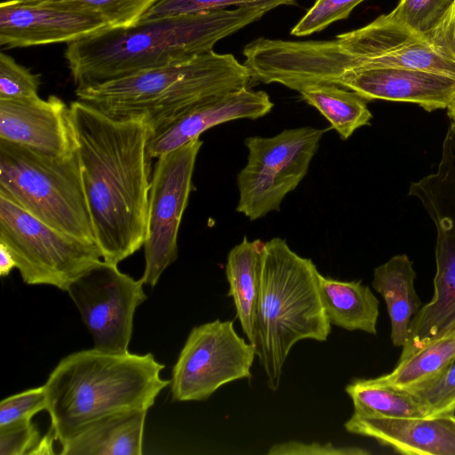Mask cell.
I'll return each instance as SVG.
<instances>
[{
  "instance_id": "e0dca14e",
  "label": "cell",
  "mask_w": 455,
  "mask_h": 455,
  "mask_svg": "<svg viewBox=\"0 0 455 455\" xmlns=\"http://www.w3.org/2000/svg\"><path fill=\"white\" fill-rule=\"evenodd\" d=\"M434 295L412 318L399 361L432 341L455 334V241L437 240Z\"/></svg>"
},
{
  "instance_id": "2e32d148",
  "label": "cell",
  "mask_w": 455,
  "mask_h": 455,
  "mask_svg": "<svg viewBox=\"0 0 455 455\" xmlns=\"http://www.w3.org/2000/svg\"><path fill=\"white\" fill-rule=\"evenodd\" d=\"M347 432L371 437L403 454L455 455V415L422 418L365 416L355 412Z\"/></svg>"
},
{
  "instance_id": "277c9868",
  "label": "cell",
  "mask_w": 455,
  "mask_h": 455,
  "mask_svg": "<svg viewBox=\"0 0 455 455\" xmlns=\"http://www.w3.org/2000/svg\"><path fill=\"white\" fill-rule=\"evenodd\" d=\"M251 81L245 64L212 50L75 92L77 100L111 117L143 118L152 137L196 104Z\"/></svg>"
},
{
  "instance_id": "d6a6232c",
  "label": "cell",
  "mask_w": 455,
  "mask_h": 455,
  "mask_svg": "<svg viewBox=\"0 0 455 455\" xmlns=\"http://www.w3.org/2000/svg\"><path fill=\"white\" fill-rule=\"evenodd\" d=\"M369 452L358 447H339L331 443H306L298 441L280 443L271 446L268 455H361Z\"/></svg>"
},
{
  "instance_id": "ffe728a7",
  "label": "cell",
  "mask_w": 455,
  "mask_h": 455,
  "mask_svg": "<svg viewBox=\"0 0 455 455\" xmlns=\"http://www.w3.org/2000/svg\"><path fill=\"white\" fill-rule=\"evenodd\" d=\"M264 246L261 240L250 241L245 235L229 251L226 264L228 295L233 298L243 332L253 345Z\"/></svg>"
},
{
  "instance_id": "9c48e42d",
  "label": "cell",
  "mask_w": 455,
  "mask_h": 455,
  "mask_svg": "<svg viewBox=\"0 0 455 455\" xmlns=\"http://www.w3.org/2000/svg\"><path fill=\"white\" fill-rule=\"evenodd\" d=\"M255 356V346L237 334L233 321L195 326L172 368V400L204 401L223 385L250 379Z\"/></svg>"
},
{
  "instance_id": "d6986e66",
  "label": "cell",
  "mask_w": 455,
  "mask_h": 455,
  "mask_svg": "<svg viewBox=\"0 0 455 455\" xmlns=\"http://www.w3.org/2000/svg\"><path fill=\"white\" fill-rule=\"evenodd\" d=\"M416 273L406 254L392 257L373 272L372 286L384 299L391 323V341L403 347L407 342L410 326L420 309L414 281Z\"/></svg>"
},
{
  "instance_id": "7c38bea8",
  "label": "cell",
  "mask_w": 455,
  "mask_h": 455,
  "mask_svg": "<svg viewBox=\"0 0 455 455\" xmlns=\"http://www.w3.org/2000/svg\"><path fill=\"white\" fill-rule=\"evenodd\" d=\"M0 140L53 157L77 152L70 107L55 95L0 100Z\"/></svg>"
},
{
  "instance_id": "5b68a950",
  "label": "cell",
  "mask_w": 455,
  "mask_h": 455,
  "mask_svg": "<svg viewBox=\"0 0 455 455\" xmlns=\"http://www.w3.org/2000/svg\"><path fill=\"white\" fill-rule=\"evenodd\" d=\"M319 272L286 241L265 243L254 323V346L272 391L280 386L291 347L302 339L325 341L331 323L319 292Z\"/></svg>"
},
{
  "instance_id": "4316f807",
  "label": "cell",
  "mask_w": 455,
  "mask_h": 455,
  "mask_svg": "<svg viewBox=\"0 0 455 455\" xmlns=\"http://www.w3.org/2000/svg\"><path fill=\"white\" fill-rule=\"evenodd\" d=\"M454 0H400L385 18L426 36L441 20Z\"/></svg>"
},
{
  "instance_id": "8d00e7d4",
  "label": "cell",
  "mask_w": 455,
  "mask_h": 455,
  "mask_svg": "<svg viewBox=\"0 0 455 455\" xmlns=\"http://www.w3.org/2000/svg\"><path fill=\"white\" fill-rule=\"evenodd\" d=\"M447 114L451 123L455 124V100L447 108Z\"/></svg>"
},
{
  "instance_id": "9a60e30c",
  "label": "cell",
  "mask_w": 455,
  "mask_h": 455,
  "mask_svg": "<svg viewBox=\"0 0 455 455\" xmlns=\"http://www.w3.org/2000/svg\"><path fill=\"white\" fill-rule=\"evenodd\" d=\"M274 107L268 94L243 87L212 96L188 109L148 142L147 157L151 160L172 151L212 127L235 119H257Z\"/></svg>"
},
{
  "instance_id": "4fadbf2b",
  "label": "cell",
  "mask_w": 455,
  "mask_h": 455,
  "mask_svg": "<svg viewBox=\"0 0 455 455\" xmlns=\"http://www.w3.org/2000/svg\"><path fill=\"white\" fill-rule=\"evenodd\" d=\"M109 28L95 13L28 4L22 0L0 4V44L6 48L71 43Z\"/></svg>"
},
{
  "instance_id": "30bf717a",
  "label": "cell",
  "mask_w": 455,
  "mask_h": 455,
  "mask_svg": "<svg viewBox=\"0 0 455 455\" xmlns=\"http://www.w3.org/2000/svg\"><path fill=\"white\" fill-rule=\"evenodd\" d=\"M200 138L156 159L151 173L147 233L143 244L144 284L154 287L164 271L178 258V235L191 191Z\"/></svg>"
},
{
  "instance_id": "d590c367",
  "label": "cell",
  "mask_w": 455,
  "mask_h": 455,
  "mask_svg": "<svg viewBox=\"0 0 455 455\" xmlns=\"http://www.w3.org/2000/svg\"><path fill=\"white\" fill-rule=\"evenodd\" d=\"M16 267V261L9 249L0 243V275L2 277L9 275L11 271Z\"/></svg>"
},
{
  "instance_id": "836d02e7",
  "label": "cell",
  "mask_w": 455,
  "mask_h": 455,
  "mask_svg": "<svg viewBox=\"0 0 455 455\" xmlns=\"http://www.w3.org/2000/svg\"><path fill=\"white\" fill-rule=\"evenodd\" d=\"M426 37L440 54L455 63V0Z\"/></svg>"
},
{
  "instance_id": "8fae6325",
  "label": "cell",
  "mask_w": 455,
  "mask_h": 455,
  "mask_svg": "<svg viewBox=\"0 0 455 455\" xmlns=\"http://www.w3.org/2000/svg\"><path fill=\"white\" fill-rule=\"evenodd\" d=\"M143 284L104 259L70 284L67 292L92 336L93 348L129 352L135 311L147 299Z\"/></svg>"
},
{
  "instance_id": "5bb4252c",
  "label": "cell",
  "mask_w": 455,
  "mask_h": 455,
  "mask_svg": "<svg viewBox=\"0 0 455 455\" xmlns=\"http://www.w3.org/2000/svg\"><path fill=\"white\" fill-rule=\"evenodd\" d=\"M336 85L365 100L415 103L427 111L447 108L455 100V78L408 68H370L349 70Z\"/></svg>"
},
{
  "instance_id": "7402d4cb",
  "label": "cell",
  "mask_w": 455,
  "mask_h": 455,
  "mask_svg": "<svg viewBox=\"0 0 455 455\" xmlns=\"http://www.w3.org/2000/svg\"><path fill=\"white\" fill-rule=\"evenodd\" d=\"M301 99L316 108L347 140L355 130L368 125L372 117L365 99L332 84H315L298 91Z\"/></svg>"
},
{
  "instance_id": "83f0119b",
  "label": "cell",
  "mask_w": 455,
  "mask_h": 455,
  "mask_svg": "<svg viewBox=\"0 0 455 455\" xmlns=\"http://www.w3.org/2000/svg\"><path fill=\"white\" fill-rule=\"evenodd\" d=\"M403 390L411 393L423 404L427 417L454 414L455 358L435 378Z\"/></svg>"
},
{
  "instance_id": "cb8c5ba5",
  "label": "cell",
  "mask_w": 455,
  "mask_h": 455,
  "mask_svg": "<svg viewBox=\"0 0 455 455\" xmlns=\"http://www.w3.org/2000/svg\"><path fill=\"white\" fill-rule=\"evenodd\" d=\"M354 404V412L387 418L427 417L423 404L403 389L379 386L368 379H355L346 387Z\"/></svg>"
},
{
  "instance_id": "484cf974",
  "label": "cell",
  "mask_w": 455,
  "mask_h": 455,
  "mask_svg": "<svg viewBox=\"0 0 455 455\" xmlns=\"http://www.w3.org/2000/svg\"><path fill=\"white\" fill-rule=\"evenodd\" d=\"M294 4L296 0H157L138 22L224 10L228 6L260 7L270 11L280 5Z\"/></svg>"
},
{
  "instance_id": "6da1fadb",
  "label": "cell",
  "mask_w": 455,
  "mask_h": 455,
  "mask_svg": "<svg viewBox=\"0 0 455 455\" xmlns=\"http://www.w3.org/2000/svg\"><path fill=\"white\" fill-rule=\"evenodd\" d=\"M69 107L95 239L102 259L118 264L145 242L152 132L141 117L114 118L79 100Z\"/></svg>"
},
{
  "instance_id": "f1b7e54d",
  "label": "cell",
  "mask_w": 455,
  "mask_h": 455,
  "mask_svg": "<svg viewBox=\"0 0 455 455\" xmlns=\"http://www.w3.org/2000/svg\"><path fill=\"white\" fill-rule=\"evenodd\" d=\"M364 0H316L292 28L291 34L305 36L326 28L335 21L347 19Z\"/></svg>"
},
{
  "instance_id": "e575fe53",
  "label": "cell",
  "mask_w": 455,
  "mask_h": 455,
  "mask_svg": "<svg viewBox=\"0 0 455 455\" xmlns=\"http://www.w3.org/2000/svg\"><path fill=\"white\" fill-rule=\"evenodd\" d=\"M56 440L52 427L42 438L39 439L36 445L30 451L29 455L53 454V441Z\"/></svg>"
},
{
  "instance_id": "8992f818",
  "label": "cell",
  "mask_w": 455,
  "mask_h": 455,
  "mask_svg": "<svg viewBox=\"0 0 455 455\" xmlns=\"http://www.w3.org/2000/svg\"><path fill=\"white\" fill-rule=\"evenodd\" d=\"M0 196L58 231L97 243L77 152L53 157L0 140Z\"/></svg>"
},
{
  "instance_id": "44dd1931",
  "label": "cell",
  "mask_w": 455,
  "mask_h": 455,
  "mask_svg": "<svg viewBox=\"0 0 455 455\" xmlns=\"http://www.w3.org/2000/svg\"><path fill=\"white\" fill-rule=\"evenodd\" d=\"M321 300L332 325L347 331L377 333L379 300L360 281H339L319 274Z\"/></svg>"
},
{
  "instance_id": "d4e9b609",
  "label": "cell",
  "mask_w": 455,
  "mask_h": 455,
  "mask_svg": "<svg viewBox=\"0 0 455 455\" xmlns=\"http://www.w3.org/2000/svg\"><path fill=\"white\" fill-rule=\"evenodd\" d=\"M28 4L53 6L61 9L95 13L105 19L111 28L128 27L157 0H22Z\"/></svg>"
},
{
  "instance_id": "ba28073f",
  "label": "cell",
  "mask_w": 455,
  "mask_h": 455,
  "mask_svg": "<svg viewBox=\"0 0 455 455\" xmlns=\"http://www.w3.org/2000/svg\"><path fill=\"white\" fill-rule=\"evenodd\" d=\"M0 243L12 254L23 282L67 291L102 259L97 243L58 231L0 196Z\"/></svg>"
},
{
  "instance_id": "7a4b0ae2",
  "label": "cell",
  "mask_w": 455,
  "mask_h": 455,
  "mask_svg": "<svg viewBox=\"0 0 455 455\" xmlns=\"http://www.w3.org/2000/svg\"><path fill=\"white\" fill-rule=\"evenodd\" d=\"M267 12L236 7L109 28L68 43L65 58L76 90L93 87L212 51Z\"/></svg>"
},
{
  "instance_id": "603a6c76",
  "label": "cell",
  "mask_w": 455,
  "mask_h": 455,
  "mask_svg": "<svg viewBox=\"0 0 455 455\" xmlns=\"http://www.w3.org/2000/svg\"><path fill=\"white\" fill-rule=\"evenodd\" d=\"M455 358V334L439 338L398 361L388 374L370 380L379 386L407 389L426 382L442 372Z\"/></svg>"
},
{
  "instance_id": "52a82bcc",
  "label": "cell",
  "mask_w": 455,
  "mask_h": 455,
  "mask_svg": "<svg viewBox=\"0 0 455 455\" xmlns=\"http://www.w3.org/2000/svg\"><path fill=\"white\" fill-rule=\"evenodd\" d=\"M328 130L303 126L285 129L272 137H247V164L236 177V212L256 220L279 211L283 198L307 174L320 140Z\"/></svg>"
},
{
  "instance_id": "3957f363",
  "label": "cell",
  "mask_w": 455,
  "mask_h": 455,
  "mask_svg": "<svg viewBox=\"0 0 455 455\" xmlns=\"http://www.w3.org/2000/svg\"><path fill=\"white\" fill-rule=\"evenodd\" d=\"M151 353L112 354L95 348L63 357L44 385L46 411L56 440L63 445L103 418L148 411L170 385Z\"/></svg>"
},
{
  "instance_id": "4dcf8cb0",
  "label": "cell",
  "mask_w": 455,
  "mask_h": 455,
  "mask_svg": "<svg viewBox=\"0 0 455 455\" xmlns=\"http://www.w3.org/2000/svg\"><path fill=\"white\" fill-rule=\"evenodd\" d=\"M46 406L44 385L8 396L0 403V426L32 419Z\"/></svg>"
},
{
  "instance_id": "1f68e13d",
  "label": "cell",
  "mask_w": 455,
  "mask_h": 455,
  "mask_svg": "<svg viewBox=\"0 0 455 455\" xmlns=\"http://www.w3.org/2000/svg\"><path fill=\"white\" fill-rule=\"evenodd\" d=\"M40 439L31 419L0 426V455H28Z\"/></svg>"
},
{
  "instance_id": "f546056e",
  "label": "cell",
  "mask_w": 455,
  "mask_h": 455,
  "mask_svg": "<svg viewBox=\"0 0 455 455\" xmlns=\"http://www.w3.org/2000/svg\"><path fill=\"white\" fill-rule=\"evenodd\" d=\"M40 84V75L32 74L11 56L0 53V100L36 97Z\"/></svg>"
},
{
  "instance_id": "ac0fdd59",
  "label": "cell",
  "mask_w": 455,
  "mask_h": 455,
  "mask_svg": "<svg viewBox=\"0 0 455 455\" xmlns=\"http://www.w3.org/2000/svg\"><path fill=\"white\" fill-rule=\"evenodd\" d=\"M148 411H132L97 420L61 445L62 455H140Z\"/></svg>"
}]
</instances>
